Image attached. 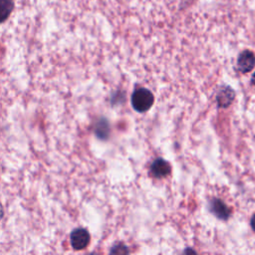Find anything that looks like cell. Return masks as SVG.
Here are the masks:
<instances>
[{
  "mask_svg": "<svg viewBox=\"0 0 255 255\" xmlns=\"http://www.w3.org/2000/svg\"><path fill=\"white\" fill-rule=\"evenodd\" d=\"M251 83L255 86V72H254V74H253L252 77H251Z\"/></svg>",
  "mask_w": 255,
  "mask_h": 255,
  "instance_id": "30bf717a",
  "label": "cell"
},
{
  "mask_svg": "<svg viewBox=\"0 0 255 255\" xmlns=\"http://www.w3.org/2000/svg\"><path fill=\"white\" fill-rule=\"evenodd\" d=\"M90 234L84 228H77L71 233V245L75 250H82L88 246Z\"/></svg>",
  "mask_w": 255,
  "mask_h": 255,
  "instance_id": "7a4b0ae2",
  "label": "cell"
},
{
  "mask_svg": "<svg viewBox=\"0 0 255 255\" xmlns=\"http://www.w3.org/2000/svg\"><path fill=\"white\" fill-rule=\"evenodd\" d=\"M255 66V55L249 50H244L239 54L237 60V67L241 73L250 72Z\"/></svg>",
  "mask_w": 255,
  "mask_h": 255,
  "instance_id": "3957f363",
  "label": "cell"
},
{
  "mask_svg": "<svg viewBox=\"0 0 255 255\" xmlns=\"http://www.w3.org/2000/svg\"><path fill=\"white\" fill-rule=\"evenodd\" d=\"M110 132V128H109V125L107 123V121H101L97 124V128H96V133L99 137L101 138H107Z\"/></svg>",
  "mask_w": 255,
  "mask_h": 255,
  "instance_id": "ba28073f",
  "label": "cell"
},
{
  "mask_svg": "<svg viewBox=\"0 0 255 255\" xmlns=\"http://www.w3.org/2000/svg\"><path fill=\"white\" fill-rule=\"evenodd\" d=\"M170 170H171L170 164L162 158L155 159L150 166V171L152 175L158 178L165 177L170 173Z\"/></svg>",
  "mask_w": 255,
  "mask_h": 255,
  "instance_id": "8992f818",
  "label": "cell"
},
{
  "mask_svg": "<svg viewBox=\"0 0 255 255\" xmlns=\"http://www.w3.org/2000/svg\"><path fill=\"white\" fill-rule=\"evenodd\" d=\"M154 101L153 95L150 91L144 88L136 89L131 95V105L136 112L142 113L150 109Z\"/></svg>",
  "mask_w": 255,
  "mask_h": 255,
  "instance_id": "6da1fadb",
  "label": "cell"
},
{
  "mask_svg": "<svg viewBox=\"0 0 255 255\" xmlns=\"http://www.w3.org/2000/svg\"><path fill=\"white\" fill-rule=\"evenodd\" d=\"M209 208H210V211L219 219L227 220L230 216V209L222 200L218 198H213L210 201Z\"/></svg>",
  "mask_w": 255,
  "mask_h": 255,
  "instance_id": "5b68a950",
  "label": "cell"
},
{
  "mask_svg": "<svg viewBox=\"0 0 255 255\" xmlns=\"http://www.w3.org/2000/svg\"><path fill=\"white\" fill-rule=\"evenodd\" d=\"M235 92L229 86H222L217 92L216 101L220 108H227L234 101Z\"/></svg>",
  "mask_w": 255,
  "mask_h": 255,
  "instance_id": "277c9868",
  "label": "cell"
},
{
  "mask_svg": "<svg viewBox=\"0 0 255 255\" xmlns=\"http://www.w3.org/2000/svg\"><path fill=\"white\" fill-rule=\"evenodd\" d=\"M13 0H0V17L4 21L13 9Z\"/></svg>",
  "mask_w": 255,
  "mask_h": 255,
  "instance_id": "52a82bcc",
  "label": "cell"
},
{
  "mask_svg": "<svg viewBox=\"0 0 255 255\" xmlns=\"http://www.w3.org/2000/svg\"><path fill=\"white\" fill-rule=\"evenodd\" d=\"M250 225H251V227H252V229L255 231V214L251 217V219H250Z\"/></svg>",
  "mask_w": 255,
  "mask_h": 255,
  "instance_id": "9c48e42d",
  "label": "cell"
}]
</instances>
